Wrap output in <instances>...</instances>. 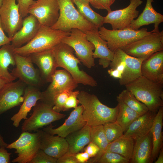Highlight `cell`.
<instances>
[{"label": "cell", "mask_w": 163, "mask_h": 163, "mask_svg": "<svg viewBox=\"0 0 163 163\" xmlns=\"http://www.w3.org/2000/svg\"><path fill=\"white\" fill-rule=\"evenodd\" d=\"M103 128L109 143L121 137L124 133L122 128L116 121L105 123L103 125Z\"/></svg>", "instance_id": "36"}, {"label": "cell", "mask_w": 163, "mask_h": 163, "mask_svg": "<svg viewBox=\"0 0 163 163\" xmlns=\"http://www.w3.org/2000/svg\"><path fill=\"white\" fill-rule=\"evenodd\" d=\"M84 148V151L86 152L90 158L95 157L99 151L98 146L94 142H90Z\"/></svg>", "instance_id": "44"}, {"label": "cell", "mask_w": 163, "mask_h": 163, "mask_svg": "<svg viewBox=\"0 0 163 163\" xmlns=\"http://www.w3.org/2000/svg\"><path fill=\"white\" fill-rule=\"evenodd\" d=\"M29 56L32 62L38 66L43 83L50 82L58 67L53 49L33 53Z\"/></svg>", "instance_id": "18"}, {"label": "cell", "mask_w": 163, "mask_h": 163, "mask_svg": "<svg viewBox=\"0 0 163 163\" xmlns=\"http://www.w3.org/2000/svg\"><path fill=\"white\" fill-rule=\"evenodd\" d=\"M50 82L46 89L41 92V98L39 100L53 107V98L56 95L66 90L73 91L78 84L65 69L56 70Z\"/></svg>", "instance_id": "11"}, {"label": "cell", "mask_w": 163, "mask_h": 163, "mask_svg": "<svg viewBox=\"0 0 163 163\" xmlns=\"http://www.w3.org/2000/svg\"><path fill=\"white\" fill-rule=\"evenodd\" d=\"M53 50L58 67L67 71L78 84L91 87L97 85V82L92 76L79 69L78 64L81 61L74 56L71 47L61 43Z\"/></svg>", "instance_id": "3"}, {"label": "cell", "mask_w": 163, "mask_h": 163, "mask_svg": "<svg viewBox=\"0 0 163 163\" xmlns=\"http://www.w3.org/2000/svg\"><path fill=\"white\" fill-rule=\"evenodd\" d=\"M153 2L154 0H147L142 12L137 19L132 21L129 28L137 30L142 26L153 24L154 29L151 32L152 33L160 31L159 26L163 22V15L154 9L152 5Z\"/></svg>", "instance_id": "25"}, {"label": "cell", "mask_w": 163, "mask_h": 163, "mask_svg": "<svg viewBox=\"0 0 163 163\" xmlns=\"http://www.w3.org/2000/svg\"><path fill=\"white\" fill-rule=\"evenodd\" d=\"M30 163H57V159L50 156L40 149Z\"/></svg>", "instance_id": "39"}, {"label": "cell", "mask_w": 163, "mask_h": 163, "mask_svg": "<svg viewBox=\"0 0 163 163\" xmlns=\"http://www.w3.org/2000/svg\"></svg>", "instance_id": "54"}, {"label": "cell", "mask_w": 163, "mask_h": 163, "mask_svg": "<svg viewBox=\"0 0 163 163\" xmlns=\"http://www.w3.org/2000/svg\"><path fill=\"white\" fill-rule=\"evenodd\" d=\"M8 82L3 78L0 77V89H1L5 84Z\"/></svg>", "instance_id": "50"}, {"label": "cell", "mask_w": 163, "mask_h": 163, "mask_svg": "<svg viewBox=\"0 0 163 163\" xmlns=\"http://www.w3.org/2000/svg\"><path fill=\"white\" fill-rule=\"evenodd\" d=\"M11 38L7 36L2 28L0 17V47L4 45L10 44Z\"/></svg>", "instance_id": "45"}, {"label": "cell", "mask_w": 163, "mask_h": 163, "mask_svg": "<svg viewBox=\"0 0 163 163\" xmlns=\"http://www.w3.org/2000/svg\"><path fill=\"white\" fill-rule=\"evenodd\" d=\"M43 130L35 133L22 132L16 140L8 144L6 148L14 149L18 156L13 159V163H30L37 151L40 149Z\"/></svg>", "instance_id": "7"}, {"label": "cell", "mask_w": 163, "mask_h": 163, "mask_svg": "<svg viewBox=\"0 0 163 163\" xmlns=\"http://www.w3.org/2000/svg\"><path fill=\"white\" fill-rule=\"evenodd\" d=\"M91 126L86 124L82 128L67 135L65 138L68 151L75 154L82 150L91 142Z\"/></svg>", "instance_id": "28"}, {"label": "cell", "mask_w": 163, "mask_h": 163, "mask_svg": "<svg viewBox=\"0 0 163 163\" xmlns=\"http://www.w3.org/2000/svg\"><path fill=\"white\" fill-rule=\"evenodd\" d=\"M68 143L65 138L54 136L43 130L40 149L58 159L68 151Z\"/></svg>", "instance_id": "21"}, {"label": "cell", "mask_w": 163, "mask_h": 163, "mask_svg": "<svg viewBox=\"0 0 163 163\" xmlns=\"http://www.w3.org/2000/svg\"><path fill=\"white\" fill-rule=\"evenodd\" d=\"M57 163H78L75 154L68 151L57 159Z\"/></svg>", "instance_id": "43"}, {"label": "cell", "mask_w": 163, "mask_h": 163, "mask_svg": "<svg viewBox=\"0 0 163 163\" xmlns=\"http://www.w3.org/2000/svg\"><path fill=\"white\" fill-rule=\"evenodd\" d=\"M16 0H3L0 7V17L2 28L10 38L21 28L23 18Z\"/></svg>", "instance_id": "14"}, {"label": "cell", "mask_w": 163, "mask_h": 163, "mask_svg": "<svg viewBox=\"0 0 163 163\" xmlns=\"http://www.w3.org/2000/svg\"><path fill=\"white\" fill-rule=\"evenodd\" d=\"M129 160L119 154L110 152H105L97 163H129Z\"/></svg>", "instance_id": "37"}, {"label": "cell", "mask_w": 163, "mask_h": 163, "mask_svg": "<svg viewBox=\"0 0 163 163\" xmlns=\"http://www.w3.org/2000/svg\"><path fill=\"white\" fill-rule=\"evenodd\" d=\"M89 3L97 9H105L108 12L111 11L109 0H89Z\"/></svg>", "instance_id": "41"}, {"label": "cell", "mask_w": 163, "mask_h": 163, "mask_svg": "<svg viewBox=\"0 0 163 163\" xmlns=\"http://www.w3.org/2000/svg\"><path fill=\"white\" fill-rule=\"evenodd\" d=\"M122 54L125 63V68L122 78L119 79V82L120 85H125L142 75L141 66L145 59L131 56L123 50Z\"/></svg>", "instance_id": "27"}, {"label": "cell", "mask_w": 163, "mask_h": 163, "mask_svg": "<svg viewBox=\"0 0 163 163\" xmlns=\"http://www.w3.org/2000/svg\"><path fill=\"white\" fill-rule=\"evenodd\" d=\"M79 91H71L65 102L63 111L71 108H75L79 103L77 96L79 93Z\"/></svg>", "instance_id": "40"}, {"label": "cell", "mask_w": 163, "mask_h": 163, "mask_svg": "<svg viewBox=\"0 0 163 163\" xmlns=\"http://www.w3.org/2000/svg\"><path fill=\"white\" fill-rule=\"evenodd\" d=\"M72 91L69 90L65 91L57 94L53 98V107L54 111L58 113L63 111L66 101Z\"/></svg>", "instance_id": "38"}, {"label": "cell", "mask_w": 163, "mask_h": 163, "mask_svg": "<svg viewBox=\"0 0 163 163\" xmlns=\"http://www.w3.org/2000/svg\"><path fill=\"white\" fill-rule=\"evenodd\" d=\"M141 70L142 76L163 85V50L156 52L144 60Z\"/></svg>", "instance_id": "19"}, {"label": "cell", "mask_w": 163, "mask_h": 163, "mask_svg": "<svg viewBox=\"0 0 163 163\" xmlns=\"http://www.w3.org/2000/svg\"><path fill=\"white\" fill-rule=\"evenodd\" d=\"M61 43L71 47L77 58L85 66L91 68L94 66L93 52L94 46L87 40L85 33L77 29H72L70 34L63 38Z\"/></svg>", "instance_id": "10"}, {"label": "cell", "mask_w": 163, "mask_h": 163, "mask_svg": "<svg viewBox=\"0 0 163 163\" xmlns=\"http://www.w3.org/2000/svg\"><path fill=\"white\" fill-rule=\"evenodd\" d=\"M75 156L78 163H87L90 158L88 154L84 151L75 154Z\"/></svg>", "instance_id": "47"}, {"label": "cell", "mask_w": 163, "mask_h": 163, "mask_svg": "<svg viewBox=\"0 0 163 163\" xmlns=\"http://www.w3.org/2000/svg\"><path fill=\"white\" fill-rule=\"evenodd\" d=\"M77 6V10L88 21L98 28L104 24V17L94 11L88 4L80 0H72Z\"/></svg>", "instance_id": "34"}, {"label": "cell", "mask_w": 163, "mask_h": 163, "mask_svg": "<svg viewBox=\"0 0 163 163\" xmlns=\"http://www.w3.org/2000/svg\"><path fill=\"white\" fill-rule=\"evenodd\" d=\"M110 2V4L111 5L115 2L116 0H109Z\"/></svg>", "instance_id": "52"}, {"label": "cell", "mask_w": 163, "mask_h": 163, "mask_svg": "<svg viewBox=\"0 0 163 163\" xmlns=\"http://www.w3.org/2000/svg\"><path fill=\"white\" fill-rule=\"evenodd\" d=\"M59 6V16L51 28L66 32L77 29L84 33L98 30L96 26L88 21L82 15L72 0H57Z\"/></svg>", "instance_id": "4"}, {"label": "cell", "mask_w": 163, "mask_h": 163, "mask_svg": "<svg viewBox=\"0 0 163 163\" xmlns=\"http://www.w3.org/2000/svg\"><path fill=\"white\" fill-rule=\"evenodd\" d=\"M120 49L133 57L146 59L154 53L163 50V30L152 32Z\"/></svg>", "instance_id": "6"}, {"label": "cell", "mask_w": 163, "mask_h": 163, "mask_svg": "<svg viewBox=\"0 0 163 163\" xmlns=\"http://www.w3.org/2000/svg\"><path fill=\"white\" fill-rule=\"evenodd\" d=\"M8 145L4 141L3 137L0 134V148H6Z\"/></svg>", "instance_id": "49"}, {"label": "cell", "mask_w": 163, "mask_h": 163, "mask_svg": "<svg viewBox=\"0 0 163 163\" xmlns=\"http://www.w3.org/2000/svg\"><path fill=\"white\" fill-rule=\"evenodd\" d=\"M152 148L150 131L145 136L135 141L131 163H152Z\"/></svg>", "instance_id": "26"}, {"label": "cell", "mask_w": 163, "mask_h": 163, "mask_svg": "<svg viewBox=\"0 0 163 163\" xmlns=\"http://www.w3.org/2000/svg\"><path fill=\"white\" fill-rule=\"evenodd\" d=\"M149 110L157 113L163 106V85L152 82L142 75L125 85Z\"/></svg>", "instance_id": "2"}, {"label": "cell", "mask_w": 163, "mask_h": 163, "mask_svg": "<svg viewBox=\"0 0 163 163\" xmlns=\"http://www.w3.org/2000/svg\"><path fill=\"white\" fill-rule=\"evenodd\" d=\"M4 148H0V163H10V156L11 153H9Z\"/></svg>", "instance_id": "46"}, {"label": "cell", "mask_w": 163, "mask_h": 163, "mask_svg": "<svg viewBox=\"0 0 163 163\" xmlns=\"http://www.w3.org/2000/svg\"><path fill=\"white\" fill-rule=\"evenodd\" d=\"M70 34V32L55 30L40 25L34 38L25 45L14 48V52L19 55L27 56L33 53L52 49L61 43L63 38Z\"/></svg>", "instance_id": "5"}, {"label": "cell", "mask_w": 163, "mask_h": 163, "mask_svg": "<svg viewBox=\"0 0 163 163\" xmlns=\"http://www.w3.org/2000/svg\"><path fill=\"white\" fill-rule=\"evenodd\" d=\"M3 0H0V7L1 6Z\"/></svg>", "instance_id": "53"}, {"label": "cell", "mask_w": 163, "mask_h": 163, "mask_svg": "<svg viewBox=\"0 0 163 163\" xmlns=\"http://www.w3.org/2000/svg\"><path fill=\"white\" fill-rule=\"evenodd\" d=\"M16 67L11 75L27 86L38 87L43 83L39 70L34 67L29 56H24L15 53Z\"/></svg>", "instance_id": "12"}, {"label": "cell", "mask_w": 163, "mask_h": 163, "mask_svg": "<svg viewBox=\"0 0 163 163\" xmlns=\"http://www.w3.org/2000/svg\"><path fill=\"white\" fill-rule=\"evenodd\" d=\"M80 0L88 4H90L89 0Z\"/></svg>", "instance_id": "51"}, {"label": "cell", "mask_w": 163, "mask_h": 163, "mask_svg": "<svg viewBox=\"0 0 163 163\" xmlns=\"http://www.w3.org/2000/svg\"><path fill=\"white\" fill-rule=\"evenodd\" d=\"M98 32L101 37L107 41L108 48L113 52L152 33L145 28L110 30L102 26L99 28Z\"/></svg>", "instance_id": "8"}, {"label": "cell", "mask_w": 163, "mask_h": 163, "mask_svg": "<svg viewBox=\"0 0 163 163\" xmlns=\"http://www.w3.org/2000/svg\"><path fill=\"white\" fill-rule=\"evenodd\" d=\"M135 142L132 138L123 136L109 143L105 152L119 154L130 160L132 157Z\"/></svg>", "instance_id": "31"}, {"label": "cell", "mask_w": 163, "mask_h": 163, "mask_svg": "<svg viewBox=\"0 0 163 163\" xmlns=\"http://www.w3.org/2000/svg\"><path fill=\"white\" fill-rule=\"evenodd\" d=\"M85 33L87 40L94 46L93 57L99 58V64L104 68H107L113 59L114 52L108 48L107 41L101 37L98 30L89 31Z\"/></svg>", "instance_id": "22"}, {"label": "cell", "mask_w": 163, "mask_h": 163, "mask_svg": "<svg viewBox=\"0 0 163 163\" xmlns=\"http://www.w3.org/2000/svg\"><path fill=\"white\" fill-rule=\"evenodd\" d=\"M156 113L149 110L139 116L129 125L123 136L131 137L135 141L145 136L151 130Z\"/></svg>", "instance_id": "23"}, {"label": "cell", "mask_w": 163, "mask_h": 163, "mask_svg": "<svg viewBox=\"0 0 163 163\" xmlns=\"http://www.w3.org/2000/svg\"><path fill=\"white\" fill-rule=\"evenodd\" d=\"M19 5V11L23 18L28 15V9L34 2V0H16Z\"/></svg>", "instance_id": "42"}, {"label": "cell", "mask_w": 163, "mask_h": 163, "mask_svg": "<svg viewBox=\"0 0 163 163\" xmlns=\"http://www.w3.org/2000/svg\"><path fill=\"white\" fill-rule=\"evenodd\" d=\"M40 25L37 19L31 14L24 18L22 27L11 38L13 48H19L30 41L36 35Z\"/></svg>", "instance_id": "20"}, {"label": "cell", "mask_w": 163, "mask_h": 163, "mask_svg": "<svg viewBox=\"0 0 163 163\" xmlns=\"http://www.w3.org/2000/svg\"><path fill=\"white\" fill-rule=\"evenodd\" d=\"M90 136L91 142H94L98 146L99 151L95 157L90 158L88 162L97 163L105 152L109 144L104 131L103 125L91 126Z\"/></svg>", "instance_id": "32"}, {"label": "cell", "mask_w": 163, "mask_h": 163, "mask_svg": "<svg viewBox=\"0 0 163 163\" xmlns=\"http://www.w3.org/2000/svg\"><path fill=\"white\" fill-rule=\"evenodd\" d=\"M14 48L11 44L4 45L0 48V77L8 82L14 81L16 79L12 76L8 70L10 65H15V53Z\"/></svg>", "instance_id": "30"}, {"label": "cell", "mask_w": 163, "mask_h": 163, "mask_svg": "<svg viewBox=\"0 0 163 163\" xmlns=\"http://www.w3.org/2000/svg\"><path fill=\"white\" fill-rule=\"evenodd\" d=\"M142 2V0H130L126 7L108 12L104 17V23L110 24L113 30L129 28L132 21L138 16L139 11L136 8Z\"/></svg>", "instance_id": "15"}, {"label": "cell", "mask_w": 163, "mask_h": 163, "mask_svg": "<svg viewBox=\"0 0 163 163\" xmlns=\"http://www.w3.org/2000/svg\"><path fill=\"white\" fill-rule=\"evenodd\" d=\"M28 13L40 25L51 27L59 18V6L57 0H37L30 6Z\"/></svg>", "instance_id": "13"}, {"label": "cell", "mask_w": 163, "mask_h": 163, "mask_svg": "<svg viewBox=\"0 0 163 163\" xmlns=\"http://www.w3.org/2000/svg\"><path fill=\"white\" fill-rule=\"evenodd\" d=\"M41 92L37 87L27 86L23 95L24 101L18 112L11 118L13 121V124L16 127H18L22 119H26L28 113L32 107L41 98Z\"/></svg>", "instance_id": "24"}, {"label": "cell", "mask_w": 163, "mask_h": 163, "mask_svg": "<svg viewBox=\"0 0 163 163\" xmlns=\"http://www.w3.org/2000/svg\"><path fill=\"white\" fill-rule=\"evenodd\" d=\"M116 100L118 111L116 121L122 127L124 133L129 125L140 116L126 105L117 96Z\"/></svg>", "instance_id": "33"}, {"label": "cell", "mask_w": 163, "mask_h": 163, "mask_svg": "<svg viewBox=\"0 0 163 163\" xmlns=\"http://www.w3.org/2000/svg\"><path fill=\"white\" fill-rule=\"evenodd\" d=\"M117 96L140 116L145 113L149 110L144 104L138 100L130 91L126 89L122 91Z\"/></svg>", "instance_id": "35"}, {"label": "cell", "mask_w": 163, "mask_h": 163, "mask_svg": "<svg viewBox=\"0 0 163 163\" xmlns=\"http://www.w3.org/2000/svg\"><path fill=\"white\" fill-rule=\"evenodd\" d=\"M83 108L82 105L77 106L71 113L63 124L56 128L50 124L43 130L51 135L56 134L65 138L70 133L82 128L86 123L82 116Z\"/></svg>", "instance_id": "17"}, {"label": "cell", "mask_w": 163, "mask_h": 163, "mask_svg": "<svg viewBox=\"0 0 163 163\" xmlns=\"http://www.w3.org/2000/svg\"><path fill=\"white\" fill-rule=\"evenodd\" d=\"M27 85L20 80L8 82L0 89V115L24 101L25 90Z\"/></svg>", "instance_id": "16"}, {"label": "cell", "mask_w": 163, "mask_h": 163, "mask_svg": "<svg viewBox=\"0 0 163 163\" xmlns=\"http://www.w3.org/2000/svg\"><path fill=\"white\" fill-rule=\"evenodd\" d=\"M157 160L154 161L155 163H163V148L161 149L159 152Z\"/></svg>", "instance_id": "48"}, {"label": "cell", "mask_w": 163, "mask_h": 163, "mask_svg": "<svg viewBox=\"0 0 163 163\" xmlns=\"http://www.w3.org/2000/svg\"><path fill=\"white\" fill-rule=\"evenodd\" d=\"M53 107L45 102L38 101L34 106L31 116L25 119L23 123L22 132L37 131L40 128L65 117L66 115L54 111Z\"/></svg>", "instance_id": "9"}, {"label": "cell", "mask_w": 163, "mask_h": 163, "mask_svg": "<svg viewBox=\"0 0 163 163\" xmlns=\"http://www.w3.org/2000/svg\"><path fill=\"white\" fill-rule=\"evenodd\" d=\"M163 106L161 107L158 110L151 130L152 144V160L153 162L158 157L160 150L163 147Z\"/></svg>", "instance_id": "29"}, {"label": "cell", "mask_w": 163, "mask_h": 163, "mask_svg": "<svg viewBox=\"0 0 163 163\" xmlns=\"http://www.w3.org/2000/svg\"><path fill=\"white\" fill-rule=\"evenodd\" d=\"M77 98L83 107L82 116L87 125L91 126L116 121L118 111L117 105L114 108L108 107L102 103L95 95L84 91H80Z\"/></svg>", "instance_id": "1"}]
</instances>
